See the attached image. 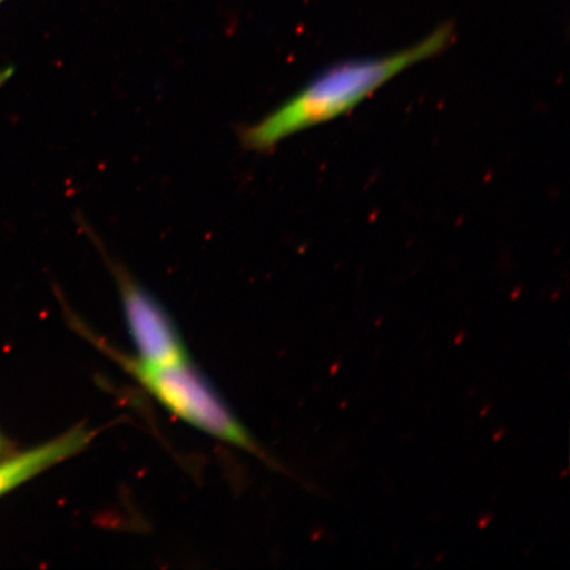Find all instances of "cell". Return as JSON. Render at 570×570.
<instances>
[{
  "mask_svg": "<svg viewBox=\"0 0 570 570\" xmlns=\"http://www.w3.org/2000/svg\"><path fill=\"white\" fill-rule=\"evenodd\" d=\"M453 35L451 23L441 24L417 45L401 52L336 63L265 118L245 127L239 138L246 148L267 153L292 135L345 116L392 78L443 52Z\"/></svg>",
  "mask_w": 570,
  "mask_h": 570,
  "instance_id": "6da1fadb",
  "label": "cell"
},
{
  "mask_svg": "<svg viewBox=\"0 0 570 570\" xmlns=\"http://www.w3.org/2000/svg\"><path fill=\"white\" fill-rule=\"evenodd\" d=\"M114 358L134 375L142 387L183 422L225 443L263 455L252 434L234 415L218 391L189 361L153 366L118 352Z\"/></svg>",
  "mask_w": 570,
  "mask_h": 570,
  "instance_id": "7a4b0ae2",
  "label": "cell"
},
{
  "mask_svg": "<svg viewBox=\"0 0 570 570\" xmlns=\"http://www.w3.org/2000/svg\"><path fill=\"white\" fill-rule=\"evenodd\" d=\"M81 225L92 244L102 253L117 279L128 332L138 348V360L153 366L176 365L189 361L187 347L167 309L118 261L111 258L102 240L85 220H81Z\"/></svg>",
  "mask_w": 570,
  "mask_h": 570,
  "instance_id": "3957f363",
  "label": "cell"
},
{
  "mask_svg": "<svg viewBox=\"0 0 570 570\" xmlns=\"http://www.w3.org/2000/svg\"><path fill=\"white\" fill-rule=\"evenodd\" d=\"M92 432L83 425L71 428L48 443L12 452L0 459V498L11 493L21 484L45 473L62 461L73 458L90 444Z\"/></svg>",
  "mask_w": 570,
  "mask_h": 570,
  "instance_id": "277c9868",
  "label": "cell"
},
{
  "mask_svg": "<svg viewBox=\"0 0 570 570\" xmlns=\"http://www.w3.org/2000/svg\"><path fill=\"white\" fill-rule=\"evenodd\" d=\"M16 452V448L10 443V440L0 432V459L6 458L7 454Z\"/></svg>",
  "mask_w": 570,
  "mask_h": 570,
  "instance_id": "5b68a950",
  "label": "cell"
},
{
  "mask_svg": "<svg viewBox=\"0 0 570 570\" xmlns=\"http://www.w3.org/2000/svg\"><path fill=\"white\" fill-rule=\"evenodd\" d=\"M4 2V0H0V4H2Z\"/></svg>",
  "mask_w": 570,
  "mask_h": 570,
  "instance_id": "8992f818",
  "label": "cell"
}]
</instances>
